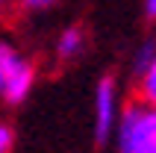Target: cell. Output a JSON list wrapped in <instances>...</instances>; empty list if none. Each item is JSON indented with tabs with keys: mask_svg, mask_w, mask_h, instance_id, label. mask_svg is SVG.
Returning <instances> with one entry per match:
<instances>
[{
	"mask_svg": "<svg viewBox=\"0 0 156 153\" xmlns=\"http://www.w3.org/2000/svg\"><path fill=\"white\" fill-rule=\"evenodd\" d=\"M115 153H156V106L133 100L115 127Z\"/></svg>",
	"mask_w": 156,
	"mask_h": 153,
	"instance_id": "1",
	"label": "cell"
},
{
	"mask_svg": "<svg viewBox=\"0 0 156 153\" xmlns=\"http://www.w3.org/2000/svg\"><path fill=\"white\" fill-rule=\"evenodd\" d=\"M121 85L112 74H103L91 97V136L97 147H106L115 138V127L121 121Z\"/></svg>",
	"mask_w": 156,
	"mask_h": 153,
	"instance_id": "2",
	"label": "cell"
},
{
	"mask_svg": "<svg viewBox=\"0 0 156 153\" xmlns=\"http://www.w3.org/2000/svg\"><path fill=\"white\" fill-rule=\"evenodd\" d=\"M0 76H3V103L21 106L35 85V68L15 44L0 41Z\"/></svg>",
	"mask_w": 156,
	"mask_h": 153,
	"instance_id": "3",
	"label": "cell"
},
{
	"mask_svg": "<svg viewBox=\"0 0 156 153\" xmlns=\"http://www.w3.org/2000/svg\"><path fill=\"white\" fill-rule=\"evenodd\" d=\"M86 44H88V35L80 24L74 27H65L59 35H56V44H53V53H56V62L68 65V62L80 59L86 53Z\"/></svg>",
	"mask_w": 156,
	"mask_h": 153,
	"instance_id": "4",
	"label": "cell"
},
{
	"mask_svg": "<svg viewBox=\"0 0 156 153\" xmlns=\"http://www.w3.org/2000/svg\"><path fill=\"white\" fill-rule=\"evenodd\" d=\"M136 97L156 106V56H153V62H150L147 68H144V74L136 76Z\"/></svg>",
	"mask_w": 156,
	"mask_h": 153,
	"instance_id": "5",
	"label": "cell"
},
{
	"mask_svg": "<svg viewBox=\"0 0 156 153\" xmlns=\"http://www.w3.org/2000/svg\"><path fill=\"white\" fill-rule=\"evenodd\" d=\"M153 56H156V41H153V38L141 41L139 47H136V53H133V65H130V74H133V76L144 74V68H147L150 62H153Z\"/></svg>",
	"mask_w": 156,
	"mask_h": 153,
	"instance_id": "6",
	"label": "cell"
},
{
	"mask_svg": "<svg viewBox=\"0 0 156 153\" xmlns=\"http://www.w3.org/2000/svg\"><path fill=\"white\" fill-rule=\"evenodd\" d=\"M59 0H15V6H21V12H44L53 9Z\"/></svg>",
	"mask_w": 156,
	"mask_h": 153,
	"instance_id": "7",
	"label": "cell"
},
{
	"mask_svg": "<svg viewBox=\"0 0 156 153\" xmlns=\"http://www.w3.org/2000/svg\"><path fill=\"white\" fill-rule=\"evenodd\" d=\"M12 144H15V133H12V127H9V124H0V153H9Z\"/></svg>",
	"mask_w": 156,
	"mask_h": 153,
	"instance_id": "8",
	"label": "cell"
},
{
	"mask_svg": "<svg viewBox=\"0 0 156 153\" xmlns=\"http://www.w3.org/2000/svg\"><path fill=\"white\" fill-rule=\"evenodd\" d=\"M144 18L156 24V0H144Z\"/></svg>",
	"mask_w": 156,
	"mask_h": 153,
	"instance_id": "9",
	"label": "cell"
},
{
	"mask_svg": "<svg viewBox=\"0 0 156 153\" xmlns=\"http://www.w3.org/2000/svg\"><path fill=\"white\" fill-rule=\"evenodd\" d=\"M12 3H15V0H0V12H3V9H9Z\"/></svg>",
	"mask_w": 156,
	"mask_h": 153,
	"instance_id": "10",
	"label": "cell"
},
{
	"mask_svg": "<svg viewBox=\"0 0 156 153\" xmlns=\"http://www.w3.org/2000/svg\"><path fill=\"white\" fill-rule=\"evenodd\" d=\"M0 100H3V76H0Z\"/></svg>",
	"mask_w": 156,
	"mask_h": 153,
	"instance_id": "11",
	"label": "cell"
}]
</instances>
